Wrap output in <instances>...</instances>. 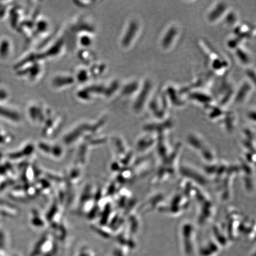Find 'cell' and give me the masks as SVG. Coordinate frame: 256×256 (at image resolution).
<instances>
[{"label": "cell", "instance_id": "1", "mask_svg": "<svg viewBox=\"0 0 256 256\" xmlns=\"http://www.w3.org/2000/svg\"><path fill=\"white\" fill-rule=\"evenodd\" d=\"M152 90V84L150 80H146L142 86V90L138 96L134 108L138 111H140L145 106V105L148 101L150 94Z\"/></svg>", "mask_w": 256, "mask_h": 256}, {"label": "cell", "instance_id": "2", "mask_svg": "<svg viewBox=\"0 0 256 256\" xmlns=\"http://www.w3.org/2000/svg\"><path fill=\"white\" fill-rule=\"evenodd\" d=\"M178 28L175 24L170 26L166 30L160 42L163 50H168L174 46L178 37Z\"/></svg>", "mask_w": 256, "mask_h": 256}, {"label": "cell", "instance_id": "3", "mask_svg": "<svg viewBox=\"0 0 256 256\" xmlns=\"http://www.w3.org/2000/svg\"><path fill=\"white\" fill-rule=\"evenodd\" d=\"M228 5L225 2H218L214 5L207 14V20L210 24L216 23L226 14Z\"/></svg>", "mask_w": 256, "mask_h": 256}, {"label": "cell", "instance_id": "4", "mask_svg": "<svg viewBox=\"0 0 256 256\" xmlns=\"http://www.w3.org/2000/svg\"><path fill=\"white\" fill-rule=\"evenodd\" d=\"M140 24L136 21H132L130 24L129 28L124 35L122 44L124 46H128L135 39L140 30Z\"/></svg>", "mask_w": 256, "mask_h": 256}, {"label": "cell", "instance_id": "5", "mask_svg": "<svg viewBox=\"0 0 256 256\" xmlns=\"http://www.w3.org/2000/svg\"><path fill=\"white\" fill-rule=\"evenodd\" d=\"M251 86H250L249 83H244L241 88L239 89L238 94L236 96V103H242V102L246 100V98L250 90Z\"/></svg>", "mask_w": 256, "mask_h": 256}, {"label": "cell", "instance_id": "6", "mask_svg": "<svg viewBox=\"0 0 256 256\" xmlns=\"http://www.w3.org/2000/svg\"><path fill=\"white\" fill-rule=\"evenodd\" d=\"M14 137L7 130L0 127V146H5L12 143Z\"/></svg>", "mask_w": 256, "mask_h": 256}, {"label": "cell", "instance_id": "7", "mask_svg": "<svg viewBox=\"0 0 256 256\" xmlns=\"http://www.w3.org/2000/svg\"><path fill=\"white\" fill-rule=\"evenodd\" d=\"M236 56H238L241 62L244 64H248L250 62V58L248 54L245 51L242 50H238V51H236Z\"/></svg>", "mask_w": 256, "mask_h": 256}, {"label": "cell", "instance_id": "8", "mask_svg": "<svg viewBox=\"0 0 256 256\" xmlns=\"http://www.w3.org/2000/svg\"><path fill=\"white\" fill-rule=\"evenodd\" d=\"M226 18H228L226 19V20H229L226 21V23L228 24L232 25L233 24H234L235 22L236 21V19H235L236 18V14H234L233 12H228V14H227Z\"/></svg>", "mask_w": 256, "mask_h": 256}]
</instances>
